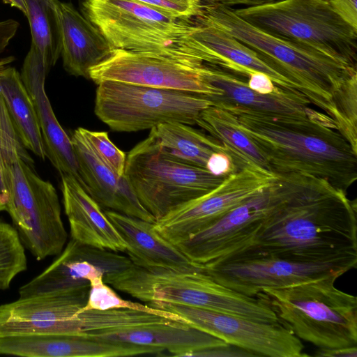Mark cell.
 Here are the masks:
<instances>
[{
  "mask_svg": "<svg viewBox=\"0 0 357 357\" xmlns=\"http://www.w3.org/2000/svg\"><path fill=\"white\" fill-rule=\"evenodd\" d=\"M274 174L270 207L252 238L216 259L270 256L311 263L357 257L356 200L320 178Z\"/></svg>",
  "mask_w": 357,
  "mask_h": 357,
  "instance_id": "6da1fadb",
  "label": "cell"
},
{
  "mask_svg": "<svg viewBox=\"0 0 357 357\" xmlns=\"http://www.w3.org/2000/svg\"><path fill=\"white\" fill-rule=\"evenodd\" d=\"M257 146L273 174L299 173L345 192L357 179V151L335 122L317 111L309 116L228 112Z\"/></svg>",
  "mask_w": 357,
  "mask_h": 357,
  "instance_id": "7a4b0ae2",
  "label": "cell"
},
{
  "mask_svg": "<svg viewBox=\"0 0 357 357\" xmlns=\"http://www.w3.org/2000/svg\"><path fill=\"white\" fill-rule=\"evenodd\" d=\"M195 20L227 31L254 50L269 66L298 84L310 102L322 109L341 133L343 121L338 102L356 78V67L265 33L236 15L233 8L206 5Z\"/></svg>",
  "mask_w": 357,
  "mask_h": 357,
  "instance_id": "3957f363",
  "label": "cell"
},
{
  "mask_svg": "<svg viewBox=\"0 0 357 357\" xmlns=\"http://www.w3.org/2000/svg\"><path fill=\"white\" fill-rule=\"evenodd\" d=\"M81 10L115 49L215 62L193 36L198 28L194 20L169 16L137 0H82Z\"/></svg>",
  "mask_w": 357,
  "mask_h": 357,
  "instance_id": "277c9868",
  "label": "cell"
},
{
  "mask_svg": "<svg viewBox=\"0 0 357 357\" xmlns=\"http://www.w3.org/2000/svg\"><path fill=\"white\" fill-rule=\"evenodd\" d=\"M33 164L22 144L0 151V192L6 198V211L24 248L40 261L59 255L68 234L57 192L38 175Z\"/></svg>",
  "mask_w": 357,
  "mask_h": 357,
  "instance_id": "5b68a950",
  "label": "cell"
},
{
  "mask_svg": "<svg viewBox=\"0 0 357 357\" xmlns=\"http://www.w3.org/2000/svg\"><path fill=\"white\" fill-rule=\"evenodd\" d=\"M337 278L266 287L257 297L299 339L318 348L357 346V298L335 287Z\"/></svg>",
  "mask_w": 357,
  "mask_h": 357,
  "instance_id": "8992f818",
  "label": "cell"
},
{
  "mask_svg": "<svg viewBox=\"0 0 357 357\" xmlns=\"http://www.w3.org/2000/svg\"><path fill=\"white\" fill-rule=\"evenodd\" d=\"M103 280L144 302L183 305L266 323L278 321L275 312L261 298L248 296L222 285L204 271L144 268L133 264Z\"/></svg>",
  "mask_w": 357,
  "mask_h": 357,
  "instance_id": "52a82bcc",
  "label": "cell"
},
{
  "mask_svg": "<svg viewBox=\"0 0 357 357\" xmlns=\"http://www.w3.org/2000/svg\"><path fill=\"white\" fill-rule=\"evenodd\" d=\"M233 10L265 33L356 67L357 29L339 17L328 1L275 0Z\"/></svg>",
  "mask_w": 357,
  "mask_h": 357,
  "instance_id": "ba28073f",
  "label": "cell"
},
{
  "mask_svg": "<svg viewBox=\"0 0 357 357\" xmlns=\"http://www.w3.org/2000/svg\"><path fill=\"white\" fill-rule=\"evenodd\" d=\"M124 175L155 221L210 192L225 178L172 155L151 131L129 151Z\"/></svg>",
  "mask_w": 357,
  "mask_h": 357,
  "instance_id": "9c48e42d",
  "label": "cell"
},
{
  "mask_svg": "<svg viewBox=\"0 0 357 357\" xmlns=\"http://www.w3.org/2000/svg\"><path fill=\"white\" fill-rule=\"evenodd\" d=\"M94 112L116 132H138L167 122L192 126L212 105L205 95L116 81L98 84Z\"/></svg>",
  "mask_w": 357,
  "mask_h": 357,
  "instance_id": "30bf717a",
  "label": "cell"
},
{
  "mask_svg": "<svg viewBox=\"0 0 357 357\" xmlns=\"http://www.w3.org/2000/svg\"><path fill=\"white\" fill-rule=\"evenodd\" d=\"M356 265L357 257L306 263L259 256L213 260L202 264V267L216 282L243 295L257 297L266 287H287L328 275L340 277L356 268Z\"/></svg>",
  "mask_w": 357,
  "mask_h": 357,
  "instance_id": "8fae6325",
  "label": "cell"
},
{
  "mask_svg": "<svg viewBox=\"0 0 357 357\" xmlns=\"http://www.w3.org/2000/svg\"><path fill=\"white\" fill-rule=\"evenodd\" d=\"M206 63L161 54L114 49L89 71L96 84L116 81L156 88L193 92L208 97L220 91L205 79Z\"/></svg>",
  "mask_w": 357,
  "mask_h": 357,
  "instance_id": "7c38bea8",
  "label": "cell"
},
{
  "mask_svg": "<svg viewBox=\"0 0 357 357\" xmlns=\"http://www.w3.org/2000/svg\"><path fill=\"white\" fill-rule=\"evenodd\" d=\"M148 305L177 314L188 325L255 356L302 357L304 347L293 332L279 321L266 323L243 317L160 301Z\"/></svg>",
  "mask_w": 357,
  "mask_h": 357,
  "instance_id": "4fadbf2b",
  "label": "cell"
},
{
  "mask_svg": "<svg viewBox=\"0 0 357 357\" xmlns=\"http://www.w3.org/2000/svg\"><path fill=\"white\" fill-rule=\"evenodd\" d=\"M275 176L272 172L254 167L239 169L210 192L157 220L155 229L173 245L187 240L268 186Z\"/></svg>",
  "mask_w": 357,
  "mask_h": 357,
  "instance_id": "5bb4252c",
  "label": "cell"
},
{
  "mask_svg": "<svg viewBox=\"0 0 357 357\" xmlns=\"http://www.w3.org/2000/svg\"><path fill=\"white\" fill-rule=\"evenodd\" d=\"M90 284L18 299L0 305V337L26 334H79V311Z\"/></svg>",
  "mask_w": 357,
  "mask_h": 357,
  "instance_id": "9a60e30c",
  "label": "cell"
},
{
  "mask_svg": "<svg viewBox=\"0 0 357 357\" xmlns=\"http://www.w3.org/2000/svg\"><path fill=\"white\" fill-rule=\"evenodd\" d=\"M133 264L114 251L82 244L70 238L58 257L19 288L20 298L89 285L92 279L121 272Z\"/></svg>",
  "mask_w": 357,
  "mask_h": 357,
  "instance_id": "2e32d148",
  "label": "cell"
},
{
  "mask_svg": "<svg viewBox=\"0 0 357 357\" xmlns=\"http://www.w3.org/2000/svg\"><path fill=\"white\" fill-rule=\"evenodd\" d=\"M272 183L212 225L174 245L198 264H206L242 247L252 238L270 207Z\"/></svg>",
  "mask_w": 357,
  "mask_h": 357,
  "instance_id": "e0dca14e",
  "label": "cell"
},
{
  "mask_svg": "<svg viewBox=\"0 0 357 357\" xmlns=\"http://www.w3.org/2000/svg\"><path fill=\"white\" fill-rule=\"evenodd\" d=\"M47 73L40 52L31 44L22 63L20 77L37 116L46 158L60 175L74 177L84 188L70 137L59 123L45 90Z\"/></svg>",
  "mask_w": 357,
  "mask_h": 357,
  "instance_id": "ac0fdd59",
  "label": "cell"
},
{
  "mask_svg": "<svg viewBox=\"0 0 357 357\" xmlns=\"http://www.w3.org/2000/svg\"><path fill=\"white\" fill-rule=\"evenodd\" d=\"M204 76L220 91L218 96H207L212 105L227 112L250 111L282 116H309L317 112L309 107L310 101L301 93L280 87L273 93H259L236 73L217 65L206 63Z\"/></svg>",
  "mask_w": 357,
  "mask_h": 357,
  "instance_id": "d6986e66",
  "label": "cell"
},
{
  "mask_svg": "<svg viewBox=\"0 0 357 357\" xmlns=\"http://www.w3.org/2000/svg\"><path fill=\"white\" fill-rule=\"evenodd\" d=\"M70 139L84 189L101 208L155 222L142 205L126 176H119L96 154L79 127Z\"/></svg>",
  "mask_w": 357,
  "mask_h": 357,
  "instance_id": "ffe728a7",
  "label": "cell"
},
{
  "mask_svg": "<svg viewBox=\"0 0 357 357\" xmlns=\"http://www.w3.org/2000/svg\"><path fill=\"white\" fill-rule=\"evenodd\" d=\"M103 211L124 240L125 252L134 265L181 272L203 271L202 264L192 262L156 231L155 222L111 210Z\"/></svg>",
  "mask_w": 357,
  "mask_h": 357,
  "instance_id": "44dd1931",
  "label": "cell"
},
{
  "mask_svg": "<svg viewBox=\"0 0 357 357\" xmlns=\"http://www.w3.org/2000/svg\"><path fill=\"white\" fill-rule=\"evenodd\" d=\"M63 204L70 238L114 252H125L126 244L99 204L73 176L61 175Z\"/></svg>",
  "mask_w": 357,
  "mask_h": 357,
  "instance_id": "7402d4cb",
  "label": "cell"
},
{
  "mask_svg": "<svg viewBox=\"0 0 357 357\" xmlns=\"http://www.w3.org/2000/svg\"><path fill=\"white\" fill-rule=\"evenodd\" d=\"M79 334L107 342L159 348L173 356H188L195 351L227 344L185 322L141 324L108 332Z\"/></svg>",
  "mask_w": 357,
  "mask_h": 357,
  "instance_id": "603a6c76",
  "label": "cell"
},
{
  "mask_svg": "<svg viewBox=\"0 0 357 357\" xmlns=\"http://www.w3.org/2000/svg\"><path fill=\"white\" fill-rule=\"evenodd\" d=\"M59 14L63 68L71 75L89 79L90 70L106 59L114 48L71 3L60 1Z\"/></svg>",
  "mask_w": 357,
  "mask_h": 357,
  "instance_id": "cb8c5ba5",
  "label": "cell"
},
{
  "mask_svg": "<svg viewBox=\"0 0 357 357\" xmlns=\"http://www.w3.org/2000/svg\"><path fill=\"white\" fill-rule=\"evenodd\" d=\"M121 344L81 334L42 333L0 337V355L24 357H119Z\"/></svg>",
  "mask_w": 357,
  "mask_h": 357,
  "instance_id": "d4e9b609",
  "label": "cell"
},
{
  "mask_svg": "<svg viewBox=\"0 0 357 357\" xmlns=\"http://www.w3.org/2000/svg\"><path fill=\"white\" fill-rule=\"evenodd\" d=\"M198 28L193 36L214 54L219 66L248 77L250 73L268 75L284 89L303 94L301 87L265 62L254 50L227 31L194 19Z\"/></svg>",
  "mask_w": 357,
  "mask_h": 357,
  "instance_id": "484cf974",
  "label": "cell"
},
{
  "mask_svg": "<svg viewBox=\"0 0 357 357\" xmlns=\"http://www.w3.org/2000/svg\"><path fill=\"white\" fill-rule=\"evenodd\" d=\"M0 91L22 145L45 160L46 153L37 116L20 73L14 67L7 66L0 70Z\"/></svg>",
  "mask_w": 357,
  "mask_h": 357,
  "instance_id": "4316f807",
  "label": "cell"
},
{
  "mask_svg": "<svg viewBox=\"0 0 357 357\" xmlns=\"http://www.w3.org/2000/svg\"><path fill=\"white\" fill-rule=\"evenodd\" d=\"M196 124L222 145L238 169L254 167L271 172L257 146L237 126L234 114L211 105L200 113Z\"/></svg>",
  "mask_w": 357,
  "mask_h": 357,
  "instance_id": "83f0119b",
  "label": "cell"
},
{
  "mask_svg": "<svg viewBox=\"0 0 357 357\" xmlns=\"http://www.w3.org/2000/svg\"><path fill=\"white\" fill-rule=\"evenodd\" d=\"M151 131L167 153L197 167L206 168L208 159L214 152L227 153L214 138L185 123H164L151 128Z\"/></svg>",
  "mask_w": 357,
  "mask_h": 357,
  "instance_id": "f1b7e54d",
  "label": "cell"
},
{
  "mask_svg": "<svg viewBox=\"0 0 357 357\" xmlns=\"http://www.w3.org/2000/svg\"><path fill=\"white\" fill-rule=\"evenodd\" d=\"M29 21L31 43L40 52L47 70L61 56V34L59 0H23Z\"/></svg>",
  "mask_w": 357,
  "mask_h": 357,
  "instance_id": "f546056e",
  "label": "cell"
},
{
  "mask_svg": "<svg viewBox=\"0 0 357 357\" xmlns=\"http://www.w3.org/2000/svg\"><path fill=\"white\" fill-rule=\"evenodd\" d=\"M26 269L25 248L17 231L0 220V290L8 289L14 278Z\"/></svg>",
  "mask_w": 357,
  "mask_h": 357,
  "instance_id": "4dcf8cb0",
  "label": "cell"
},
{
  "mask_svg": "<svg viewBox=\"0 0 357 357\" xmlns=\"http://www.w3.org/2000/svg\"><path fill=\"white\" fill-rule=\"evenodd\" d=\"M89 284L86 303L78 313L90 310H105L125 308L146 312L186 322L177 314L122 298L109 284L104 282L102 276L92 279L89 281Z\"/></svg>",
  "mask_w": 357,
  "mask_h": 357,
  "instance_id": "1f68e13d",
  "label": "cell"
},
{
  "mask_svg": "<svg viewBox=\"0 0 357 357\" xmlns=\"http://www.w3.org/2000/svg\"><path fill=\"white\" fill-rule=\"evenodd\" d=\"M85 137L100 158L119 176H123L126 155L110 140L104 131H91L82 128Z\"/></svg>",
  "mask_w": 357,
  "mask_h": 357,
  "instance_id": "d6a6232c",
  "label": "cell"
},
{
  "mask_svg": "<svg viewBox=\"0 0 357 357\" xmlns=\"http://www.w3.org/2000/svg\"><path fill=\"white\" fill-rule=\"evenodd\" d=\"M165 14L183 20L199 16L206 5V0H137Z\"/></svg>",
  "mask_w": 357,
  "mask_h": 357,
  "instance_id": "836d02e7",
  "label": "cell"
},
{
  "mask_svg": "<svg viewBox=\"0 0 357 357\" xmlns=\"http://www.w3.org/2000/svg\"><path fill=\"white\" fill-rule=\"evenodd\" d=\"M206 169L212 174L223 178L239 170L231 157L224 151L213 153L207 160Z\"/></svg>",
  "mask_w": 357,
  "mask_h": 357,
  "instance_id": "e575fe53",
  "label": "cell"
},
{
  "mask_svg": "<svg viewBox=\"0 0 357 357\" xmlns=\"http://www.w3.org/2000/svg\"><path fill=\"white\" fill-rule=\"evenodd\" d=\"M328 1L339 17L357 29L356 0H328Z\"/></svg>",
  "mask_w": 357,
  "mask_h": 357,
  "instance_id": "d590c367",
  "label": "cell"
},
{
  "mask_svg": "<svg viewBox=\"0 0 357 357\" xmlns=\"http://www.w3.org/2000/svg\"><path fill=\"white\" fill-rule=\"evenodd\" d=\"M188 356H255L250 351L238 347L226 344L225 345L206 348L193 351Z\"/></svg>",
  "mask_w": 357,
  "mask_h": 357,
  "instance_id": "8d00e7d4",
  "label": "cell"
},
{
  "mask_svg": "<svg viewBox=\"0 0 357 357\" xmlns=\"http://www.w3.org/2000/svg\"><path fill=\"white\" fill-rule=\"evenodd\" d=\"M248 86L252 90L259 93H273L280 88L276 86L268 75L262 73H250L248 75Z\"/></svg>",
  "mask_w": 357,
  "mask_h": 357,
  "instance_id": "74e56055",
  "label": "cell"
},
{
  "mask_svg": "<svg viewBox=\"0 0 357 357\" xmlns=\"http://www.w3.org/2000/svg\"><path fill=\"white\" fill-rule=\"evenodd\" d=\"M20 24L13 19L0 21V54L15 36Z\"/></svg>",
  "mask_w": 357,
  "mask_h": 357,
  "instance_id": "f35d334b",
  "label": "cell"
},
{
  "mask_svg": "<svg viewBox=\"0 0 357 357\" xmlns=\"http://www.w3.org/2000/svg\"><path fill=\"white\" fill-rule=\"evenodd\" d=\"M314 356L326 357H356L357 346L340 348H319L316 351Z\"/></svg>",
  "mask_w": 357,
  "mask_h": 357,
  "instance_id": "ab89813d",
  "label": "cell"
},
{
  "mask_svg": "<svg viewBox=\"0 0 357 357\" xmlns=\"http://www.w3.org/2000/svg\"><path fill=\"white\" fill-rule=\"evenodd\" d=\"M273 1L275 0H206V5H220L230 8L236 6H255Z\"/></svg>",
  "mask_w": 357,
  "mask_h": 357,
  "instance_id": "60d3db41",
  "label": "cell"
},
{
  "mask_svg": "<svg viewBox=\"0 0 357 357\" xmlns=\"http://www.w3.org/2000/svg\"><path fill=\"white\" fill-rule=\"evenodd\" d=\"M2 1L19 9L24 15H26V8L23 0H2Z\"/></svg>",
  "mask_w": 357,
  "mask_h": 357,
  "instance_id": "b9f144b4",
  "label": "cell"
},
{
  "mask_svg": "<svg viewBox=\"0 0 357 357\" xmlns=\"http://www.w3.org/2000/svg\"><path fill=\"white\" fill-rule=\"evenodd\" d=\"M15 60V57L13 56H9L7 57L0 59V70L3 68L8 66Z\"/></svg>",
  "mask_w": 357,
  "mask_h": 357,
  "instance_id": "7bdbcfd3",
  "label": "cell"
},
{
  "mask_svg": "<svg viewBox=\"0 0 357 357\" xmlns=\"http://www.w3.org/2000/svg\"><path fill=\"white\" fill-rule=\"evenodd\" d=\"M6 211V198L0 192V212Z\"/></svg>",
  "mask_w": 357,
  "mask_h": 357,
  "instance_id": "ee69618b",
  "label": "cell"
},
{
  "mask_svg": "<svg viewBox=\"0 0 357 357\" xmlns=\"http://www.w3.org/2000/svg\"><path fill=\"white\" fill-rule=\"evenodd\" d=\"M326 1H328V0H326Z\"/></svg>",
  "mask_w": 357,
  "mask_h": 357,
  "instance_id": "f6af8a7d",
  "label": "cell"
}]
</instances>
